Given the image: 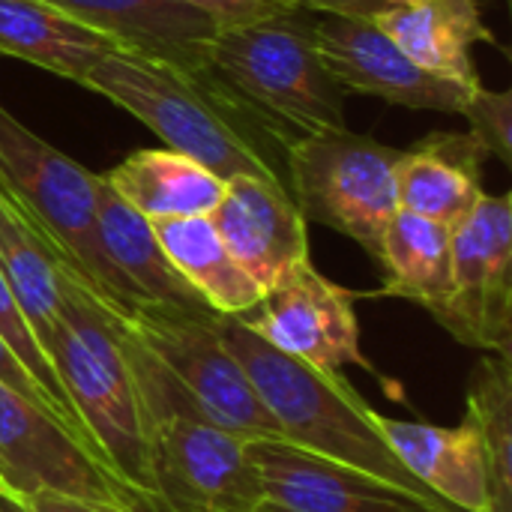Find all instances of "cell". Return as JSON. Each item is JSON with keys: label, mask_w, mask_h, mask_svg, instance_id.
Wrapping results in <instances>:
<instances>
[{"label": "cell", "mask_w": 512, "mask_h": 512, "mask_svg": "<svg viewBox=\"0 0 512 512\" xmlns=\"http://www.w3.org/2000/svg\"><path fill=\"white\" fill-rule=\"evenodd\" d=\"M81 87L138 117L168 150L195 159L222 183L258 177L288 189L294 135L246 102L210 63L177 66L114 51L84 75Z\"/></svg>", "instance_id": "1"}, {"label": "cell", "mask_w": 512, "mask_h": 512, "mask_svg": "<svg viewBox=\"0 0 512 512\" xmlns=\"http://www.w3.org/2000/svg\"><path fill=\"white\" fill-rule=\"evenodd\" d=\"M51 264L60 282V321L45 345V360L96 462L132 495L138 512H159L147 465L144 411L108 306L66 264L54 258Z\"/></svg>", "instance_id": "2"}, {"label": "cell", "mask_w": 512, "mask_h": 512, "mask_svg": "<svg viewBox=\"0 0 512 512\" xmlns=\"http://www.w3.org/2000/svg\"><path fill=\"white\" fill-rule=\"evenodd\" d=\"M105 306L138 387L159 512H258L264 492L249 441L198 417L117 306Z\"/></svg>", "instance_id": "3"}, {"label": "cell", "mask_w": 512, "mask_h": 512, "mask_svg": "<svg viewBox=\"0 0 512 512\" xmlns=\"http://www.w3.org/2000/svg\"><path fill=\"white\" fill-rule=\"evenodd\" d=\"M219 330L225 345L243 366L246 378L258 390L264 408L282 429L285 441L339 465L372 474L378 480H387L423 501L450 507L396 459L390 444L375 429V408L360 399L348 378L318 372L282 354L258 333H252L240 318L222 315Z\"/></svg>", "instance_id": "4"}, {"label": "cell", "mask_w": 512, "mask_h": 512, "mask_svg": "<svg viewBox=\"0 0 512 512\" xmlns=\"http://www.w3.org/2000/svg\"><path fill=\"white\" fill-rule=\"evenodd\" d=\"M96 180L0 105V192L48 258L66 264L105 303L138 306L96 234Z\"/></svg>", "instance_id": "5"}, {"label": "cell", "mask_w": 512, "mask_h": 512, "mask_svg": "<svg viewBox=\"0 0 512 512\" xmlns=\"http://www.w3.org/2000/svg\"><path fill=\"white\" fill-rule=\"evenodd\" d=\"M210 66L294 138L345 129L342 87L321 60L315 15L306 9L219 30Z\"/></svg>", "instance_id": "6"}, {"label": "cell", "mask_w": 512, "mask_h": 512, "mask_svg": "<svg viewBox=\"0 0 512 512\" xmlns=\"http://www.w3.org/2000/svg\"><path fill=\"white\" fill-rule=\"evenodd\" d=\"M123 324L159 360L177 390L207 423L246 441H285L282 429L264 408L258 390L231 354L219 330V312L165 303H138L120 309Z\"/></svg>", "instance_id": "7"}, {"label": "cell", "mask_w": 512, "mask_h": 512, "mask_svg": "<svg viewBox=\"0 0 512 512\" xmlns=\"http://www.w3.org/2000/svg\"><path fill=\"white\" fill-rule=\"evenodd\" d=\"M399 159L402 150L348 126L300 135L288 147V192L306 222L351 237L381 261L387 225L399 210Z\"/></svg>", "instance_id": "8"}, {"label": "cell", "mask_w": 512, "mask_h": 512, "mask_svg": "<svg viewBox=\"0 0 512 512\" xmlns=\"http://www.w3.org/2000/svg\"><path fill=\"white\" fill-rule=\"evenodd\" d=\"M456 342L510 357L512 198L483 195L453 225V273L444 306L432 315Z\"/></svg>", "instance_id": "9"}, {"label": "cell", "mask_w": 512, "mask_h": 512, "mask_svg": "<svg viewBox=\"0 0 512 512\" xmlns=\"http://www.w3.org/2000/svg\"><path fill=\"white\" fill-rule=\"evenodd\" d=\"M357 297L318 273L312 258H306L267 288L258 306L240 315V321L282 354L318 372L339 375L348 366L375 372L360 348Z\"/></svg>", "instance_id": "10"}, {"label": "cell", "mask_w": 512, "mask_h": 512, "mask_svg": "<svg viewBox=\"0 0 512 512\" xmlns=\"http://www.w3.org/2000/svg\"><path fill=\"white\" fill-rule=\"evenodd\" d=\"M0 486L12 495L60 492L138 512L132 495L45 408L0 381Z\"/></svg>", "instance_id": "11"}, {"label": "cell", "mask_w": 512, "mask_h": 512, "mask_svg": "<svg viewBox=\"0 0 512 512\" xmlns=\"http://www.w3.org/2000/svg\"><path fill=\"white\" fill-rule=\"evenodd\" d=\"M315 39L327 72L342 90L444 114H462L477 90L417 66L372 18L321 15L315 18Z\"/></svg>", "instance_id": "12"}, {"label": "cell", "mask_w": 512, "mask_h": 512, "mask_svg": "<svg viewBox=\"0 0 512 512\" xmlns=\"http://www.w3.org/2000/svg\"><path fill=\"white\" fill-rule=\"evenodd\" d=\"M249 456L264 492L258 512H462L423 501L291 441H249Z\"/></svg>", "instance_id": "13"}, {"label": "cell", "mask_w": 512, "mask_h": 512, "mask_svg": "<svg viewBox=\"0 0 512 512\" xmlns=\"http://www.w3.org/2000/svg\"><path fill=\"white\" fill-rule=\"evenodd\" d=\"M210 222L261 291L273 288L291 267L309 258V222L279 183L258 177L225 180Z\"/></svg>", "instance_id": "14"}, {"label": "cell", "mask_w": 512, "mask_h": 512, "mask_svg": "<svg viewBox=\"0 0 512 512\" xmlns=\"http://www.w3.org/2000/svg\"><path fill=\"white\" fill-rule=\"evenodd\" d=\"M90 30L117 42L120 51L207 66L216 24L186 0H48Z\"/></svg>", "instance_id": "15"}, {"label": "cell", "mask_w": 512, "mask_h": 512, "mask_svg": "<svg viewBox=\"0 0 512 512\" xmlns=\"http://www.w3.org/2000/svg\"><path fill=\"white\" fill-rule=\"evenodd\" d=\"M372 420L396 459L432 495L462 512H489L486 453L468 417L456 429L393 420L378 411Z\"/></svg>", "instance_id": "16"}, {"label": "cell", "mask_w": 512, "mask_h": 512, "mask_svg": "<svg viewBox=\"0 0 512 512\" xmlns=\"http://www.w3.org/2000/svg\"><path fill=\"white\" fill-rule=\"evenodd\" d=\"M486 150L471 132H432L411 150H402L396 165L399 210L459 225L483 192Z\"/></svg>", "instance_id": "17"}, {"label": "cell", "mask_w": 512, "mask_h": 512, "mask_svg": "<svg viewBox=\"0 0 512 512\" xmlns=\"http://www.w3.org/2000/svg\"><path fill=\"white\" fill-rule=\"evenodd\" d=\"M417 66L480 87L474 63V45L495 42V33L483 24L477 0H414L387 6L372 18Z\"/></svg>", "instance_id": "18"}, {"label": "cell", "mask_w": 512, "mask_h": 512, "mask_svg": "<svg viewBox=\"0 0 512 512\" xmlns=\"http://www.w3.org/2000/svg\"><path fill=\"white\" fill-rule=\"evenodd\" d=\"M96 234L105 258L117 276L129 285L138 303H165L204 309L207 303L186 285V279L171 267L162 252L153 222L129 207L99 174L96 180ZM210 309V306H207Z\"/></svg>", "instance_id": "19"}, {"label": "cell", "mask_w": 512, "mask_h": 512, "mask_svg": "<svg viewBox=\"0 0 512 512\" xmlns=\"http://www.w3.org/2000/svg\"><path fill=\"white\" fill-rule=\"evenodd\" d=\"M114 51H120L117 42L48 0H0V57L27 60L81 84L84 75Z\"/></svg>", "instance_id": "20"}, {"label": "cell", "mask_w": 512, "mask_h": 512, "mask_svg": "<svg viewBox=\"0 0 512 512\" xmlns=\"http://www.w3.org/2000/svg\"><path fill=\"white\" fill-rule=\"evenodd\" d=\"M105 180L150 222L210 216L225 192V183L216 174L168 147L129 153L114 171L105 174Z\"/></svg>", "instance_id": "21"}, {"label": "cell", "mask_w": 512, "mask_h": 512, "mask_svg": "<svg viewBox=\"0 0 512 512\" xmlns=\"http://www.w3.org/2000/svg\"><path fill=\"white\" fill-rule=\"evenodd\" d=\"M156 240L186 285L219 315L240 318L261 300V285L225 249L210 216L156 219Z\"/></svg>", "instance_id": "22"}, {"label": "cell", "mask_w": 512, "mask_h": 512, "mask_svg": "<svg viewBox=\"0 0 512 512\" xmlns=\"http://www.w3.org/2000/svg\"><path fill=\"white\" fill-rule=\"evenodd\" d=\"M384 288L378 297H399L435 315L450 294L453 228L411 210H396L387 225L381 261Z\"/></svg>", "instance_id": "23"}, {"label": "cell", "mask_w": 512, "mask_h": 512, "mask_svg": "<svg viewBox=\"0 0 512 512\" xmlns=\"http://www.w3.org/2000/svg\"><path fill=\"white\" fill-rule=\"evenodd\" d=\"M486 453L489 512H512V363L510 357L486 354L468 381L465 414Z\"/></svg>", "instance_id": "24"}, {"label": "cell", "mask_w": 512, "mask_h": 512, "mask_svg": "<svg viewBox=\"0 0 512 512\" xmlns=\"http://www.w3.org/2000/svg\"><path fill=\"white\" fill-rule=\"evenodd\" d=\"M0 273L39 345H45L60 321V282L45 249L30 237L27 225L0 192Z\"/></svg>", "instance_id": "25"}, {"label": "cell", "mask_w": 512, "mask_h": 512, "mask_svg": "<svg viewBox=\"0 0 512 512\" xmlns=\"http://www.w3.org/2000/svg\"><path fill=\"white\" fill-rule=\"evenodd\" d=\"M0 339H3V342L9 345V351L18 357V363L30 372V378L39 384V390L45 393V399H48L54 417H57V420L75 435V441L93 456V450H90V444H87V438H84V429H81V423H78V417H75V411H72V405H69V399H66V393H63V387H60L54 369L48 366L45 354L39 351V345H36V339H33V333H30V327H27L21 309H18V303H15V297H12V291H9L3 273H0ZM93 459H96V456H93Z\"/></svg>", "instance_id": "26"}, {"label": "cell", "mask_w": 512, "mask_h": 512, "mask_svg": "<svg viewBox=\"0 0 512 512\" xmlns=\"http://www.w3.org/2000/svg\"><path fill=\"white\" fill-rule=\"evenodd\" d=\"M462 117L471 123V135L489 156H498L504 165H512V93L510 90H486L483 84L468 96Z\"/></svg>", "instance_id": "27"}, {"label": "cell", "mask_w": 512, "mask_h": 512, "mask_svg": "<svg viewBox=\"0 0 512 512\" xmlns=\"http://www.w3.org/2000/svg\"><path fill=\"white\" fill-rule=\"evenodd\" d=\"M186 3L204 12L216 24V30H231L300 9L291 0H186Z\"/></svg>", "instance_id": "28"}, {"label": "cell", "mask_w": 512, "mask_h": 512, "mask_svg": "<svg viewBox=\"0 0 512 512\" xmlns=\"http://www.w3.org/2000/svg\"><path fill=\"white\" fill-rule=\"evenodd\" d=\"M0 381L6 384V387H12L15 393H21L24 399H30V402H36L39 408H45L51 417H54V411H51V405H48V399H45V393L39 390V384L30 378V372L18 363V357L9 351V345L0 339ZM57 420V417H54ZM60 423V420H57ZM63 426V423H60ZM66 429V426H63Z\"/></svg>", "instance_id": "29"}, {"label": "cell", "mask_w": 512, "mask_h": 512, "mask_svg": "<svg viewBox=\"0 0 512 512\" xmlns=\"http://www.w3.org/2000/svg\"><path fill=\"white\" fill-rule=\"evenodd\" d=\"M15 498L27 512H126L117 507H105V504H93V501H81L72 495H60V492H30V495H15Z\"/></svg>", "instance_id": "30"}, {"label": "cell", "mask_w": 512, "mask_h": 512, "mask_svg": "<svg viewBox=\"0 0 512 512\" xmlns=\"http://www.w3.org/2000/svg\"><path fill=\"white\" fill-rule=\"evenodd\" d=\"M306 12L321 15H348V18H375L390 6V0H291Z\"/></svg>", "instance_id": "31"}, {"label": "cell", "mask_w": 512, "mask_h": 512, "mask_svg": "<svg viewBox=\"0 0 512 512\" xmlns=\"http://www.w3.org/2000/svg\"><path fill=\"white\" fill-rule=\"evenodd\" d=\"M0 512H27L21 507V501L12 495V492H6L3 486H0Z\"/></svg>", "instance_id": "32"}, {"label": "cell", "mask_w": 512, "mask_h": 512, "mask_svg": "<svg viewBox=\"0 0 512 512\" xmlns=\"http://www.w3.org/2000/svg\"><path fill=\"white\" fill-rule=\"evenodd\" d=\"M399 3H414V0H390V6H399Z\"/></svg>", "instance_id": "33"}]
</instances>
